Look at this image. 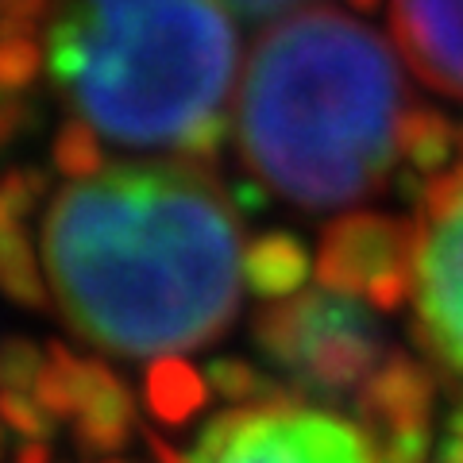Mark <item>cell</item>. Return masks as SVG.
I'll return each instance as SVG.
<instances>
[{"instance_id":"6da1fadb","label":"cell","mask_w":463,"mask_h":463,"mask_svg":"<svg viewBox=\"0 0 463 463\" xmlns=\"http://www.w3.org/2000/svg\"><path fill=\"white\" fill-rule=\"evenodd\" d=\"M240 213L194 163H100L39 209L32 294L85 344L174 359L221 340L248 289Z\"/></svg>"},{"instance_id":"7a4b0ae2","label":"cell","mask_w":463,"mask_h":463,"mask_svg":"<svg viewBox=\"0 0 463 463\" xmlns=\"http://www.w3.org/2000/svg\"><path fill=\"white\" fill-rule=\"evenodd\" d=\"M232 128L251 178L306 213L359 209L405 174L425 185L463 139L413 105L383 32L321 5L259 27Z\"/></svg>"},{"instance_id":"3957f363","label":"cell","mask_w":463,"mask_h":463,"mask_svg":"<svg viewBox=\"0 0 463 463\" xmlns=\"http://www.w3.org/2000/svg\"><path fill=\"white\" fill-rule=\"evenodd\" d=\"M236 32L216 5L112 0L54 12L39 51L66 116L62 174L100 166V151L209 158L236 112Z\"/></svg>"},{"instance_id":"277c9868","label":"cell","mask_w":463,"mask_h":463,"mask_svg":"<svg viewBox=\"0 0 463 463\" xmlns=\"http://www.w3.org/2000/svg\"><path fill=\"white\" fill-rule=\"evenodd\" d=\"M178 463H394V456L340 410L259 398L216 413Z\"/></svg>"},{"instance_id":"5b68a950","label":"cell","mask_w":463,"mask_h":463,"mask_svg":"<svg viewBox=\"0 0 463 463\" xmlns=\"http://www.w3.org/2000/svg\"><path fill=\"white\" fill-rule=\"evenodd\" d=\"M410 301L425 352L463 379V139L456 155L421 185Z\"/></svg>"},{"instance_id":"8992f818","label":"cell","mask_w":463,"mask_h":463,"mask_svg":"<svg viewBox=\"0 0 463 463\" xmlns=\"http://www.w3.org/2000/svg\"><path fill=\"white\" fill-rule=\"evenodd\" d=\"M410 263L413 224L383 213H352L325 232L313 267L321 286L344 289L383 313L410 298Z\"/></svg>"},{"instance_id":"52a82bcc","label":"cell","mask_w":463,"mask_h":463,"mask_svg":"<svg viewBox=\"0 0 463 463\" xmlns=\"http://www.w3.org/2000/svg\"><path fill=\"white\" fill-rule=\"evenodd\" d=\"M390 39L429 90L463 100V5H394Z\"/></svg>"},{"instance_id":"ba28073f","label":"cell","mask_w":463,"mask_h":463,"mask_svg":"<svg viewBox=\"0 0 463 463\" xmlns=\"http://www.w3.org/2000/svg\"><path fill=\"white\" fill-rule=\"evenodd\" d=\"M425 463H463V398L448 410L440 429L432 432V448Z\"/></svg>"}]
</instances>
